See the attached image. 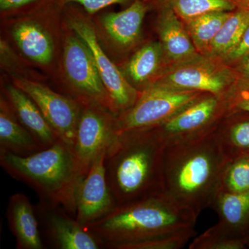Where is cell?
Here are the masks:
<instances>
[{"instance_id":"obj_5","label":"cell","mask_w":249,"mask_h":249,"mask_svg":"<svg viewBox=\"0 0 249 249\" xmlns=\"http://www.w3.org/2000/svg\"><path fill=\"white\" fill-rule=\"evenodd\" d=\"M204 93L174 89L154 82L142 90L132 107L116 116V134L160 125Z\"/></svg>"},{"instance_id":"obj_14","label":"cell","mask_w":249,"mask_h":249,"mask_svg":"<svg viewBox=\"0 0 249 249\" xmlns=\"http://www.w3.org/2000/svg\"><path fill=\"white\" fill-rule=\"evenodd\" d=\"M6 218L16 238V249H44L36 209L27 196L16 193L10 196Z\"/></svg>"},{"instance_id":"obj_23","label":"cell","mask_w":249,"mask_h":249,"mask_svg":"<svg viewBox=\"0 0 249 249\" xmlns=\"http://www.w3.org/2000/svg\"><path fill=\"white\" fill-rule=\"evenodd\" d=\"M160 42L146 44L134 53L127 65V74L136 84L146 83L160 70L163 57Z\"/></svg>"},{"instance_id":"obj_21","label":"cell","mask_w":249,"mask_h":249,"mask_svg":"<svg viewBox=\"0 0 249 249\" xmlns=\"http://www.w3.org/2000/svg\"><path fill=\"white\" fill-rule=\"evenodd\" d=\"M249 24V9L231 13L211 42L208 55L224 58L235 48Z\"/></svg>"},{"instance_id":"obj_7","label":"cell","mask_w":249,"mask_h":249,"mask_svg":"<svg viewBox=\"0 0 249 249\" xmlns=\"http://www.w3.org/2000/svg\"><path fill=\"white\" fill-rule=\"evenodd\" d=\"M81 112L73 152L84 178L100 154L107 150L116 137L115 114L98 103L81 101Z\"/></svg>"},{"instance_id":"obj_11","label":"cell","mask_w":249,"mask_h":249,"mask_svg":"<svg viewBox=\"0 0 249 249\" xmlns=\"http://www.w3.org/2000/svg\"><path fill=\"white\" fill-rule=\"evenodd\" d=\"M231 74L209 59L199 55L173 64L160 79V85L181 90L202 91L226 97L231 83Z\"/></svg>"},{"instance_id":"obj_2","label":"cell","mask_w":249,"mask_h":249,"mask_svg":"<svg viewBox=\"0 0 249 249\" xmlns=\"http://www.w3.org/2000/svg\"><path fill=\"white\" fill-rule=\"evenodd\" d=\"M198 216L164 192L121 205L85 227L108 249H125L139 242L194 228Z\"/></svg>"},{"instance_id":"obj_25","label":"cell","mask_w":249,"mask_h":249,"mask_svg":"<svg viewBox=\"0 0 249 249\" xmlns=\"http://www.w3.org/2000/svg\"><path fill=\"white\" fill-rule=\"evenodd\" d=\"M184 22L213 11H231L235 5L229 0H162Z\"/></svg>"},{"instance_id":"obj_33","label":"cell","mask_w":249,"mask_h":249,"mask_svg":"<svg viewBox=\"0 0 249 249\" xmlns=\"http://www.w3.org/2000/svg\"><path fill=\"white\" fill-rule=\"evenodd\" d=\"M237 71L240 75V83L238 86H249V54L240 60Z\"/></svg>"},{"instance_id":"obj_9","label":"cell","mask_w":249,"mask_h":249,"mask_svg":"<svg viewBox=\"0 0 249 249\" xmlns=\"http://www.w3.org/2000/svg\"><path fill=\"white\" fill-rule=\"evenodd\" d=\"M63 66L72 88L80 101H92L111 111L109 96L88 46L76 34L65 41Z\"/></svg>"},{"instance_id":"obj_20","label":"cell","mask_w":249,"mask_h":249,"mask_svg":"<svg viewBox=\"0 0 249 249\" xmlns=\"http://www.w3.org/2000/svg\"><path fill=\"white\" fill-rule=\"evenodd\" d=\"M12 36L22 53L40 65L50 63L53 58L52 37L40 24L32 20L22 21L12 29Z\"/></svg>"},{"instance_id":"obj_1","label":"cell","mask_w":249,"mask_h":249,"mask_svg":"<svg viewBox=\"0 0 249 249\" xmlns=\"http://www.w3.org/2000/svg\"><path fill=\"white\" fill-rule=\"evenodd\" d=\"M216 128L196 138L165 145L163 150V192L197 216L211 207L229 162Z\"/></svg>"},{"instance_id":"obj_24","label":"cell","mask_w":249,"mask_h":249,"mask_svg":"<svg viewBox=\"0 0 249 249\" xmlns=\"http://www.w3.org/2000/svg\"><path fill=\"white\" fill-rule=\"evenodd\" d=\"M216 132L229 161L249 155V119L229 120L222 126L217 125Z\"/></svg>"},{"instance_id":"obj_16","label":"cell","mask_w":249,"mask_h":249,"mask_svg":"<svg viewBox=\"0 0 249 249\" xmlns=\"http://www.w3.org/2000/svg\"><path fill=\"white\" fill-rule=\"evenodd\" d=\"M8 103L20 124L45 147L52 146L60 140L40 109L32 99L16 85L6 89Z\"/></svg>"},{"instance_id":"obj_27","label":"cell","mask_w":249,"mask_h":249,"mask_svg":"<svg viewBox=\"0 0 249 249\" xmlns=\"http://www.w3.org/2000/svg\"><path fill=\"white\" fill-rule=\"evenodd\" d=\"M219 191L236 193L249 191V155L229 162L223 173Z\"/></svg>"},{"instance_id":"obj_19","label":"cell","mask_w":249,"mask_h":249,"mask_svg":"<svg viewBox=\"0 0 249 249\" xmlns=\"http://www.w3.org/2000/svg\"><path fill=\"white\" fill-rule=\"evenodd\" d=\"M211 208L217 213V225L222 230L245 237L242 233L249 222V191L236 193L219 191Z\"/></svg>"},{"instance_id":"obj_29","label":"cell","mask_w":249,"mask_h":249,"mask_svg":"<svg viewBox=\"0 0 249 249\" xmlns=\"http://www.w3.org/2000/svg\"><path fill=\"white\" fill-rule=\"evenodd\" d=\"M227 99V114L233 112L249 113V86H238L229 92Z\"/></svg>"},{"instance_id":"obj_28","label":"cell","mask_w":249,"mask_h":249,"mask_svg":"<svg viewBox=\"0 0 249 249\" xmlns=\"http://www.w3.org/2000/svg\"><path fill=\"white\" fill-rule=\"evenodd\" d=\"M196 235L194 228L180 231L169 235L129 245L125 249H182Z\"/></svg>"},{"instance_id":"obj_22","label":"cell","mask_w":249,"mask_h":249,"mask_svg":"<svg viewBox=\"0 0 249 249\" xmlns=\"http://www.w3.org/2000/svg\"><path fill=\"white\" fill-rule=\"evenodd\" d=\"M231 14L230 11H213L185 22L187 31L198 52L207 53L211 42Z\"/></svg>"},{"instance_id":"obj_30","label":"cell","mask_w":249,"mask_h":249,"mask_svg":"<svg viewBox=\"0 0 249 249\" xmlns=\"http://www.w3.org/2000/svg\"><path fill=\"white\" fill-rule=\"evenodd\" d=\"M131 0H62L64 6L68 4L80 5L85 12L93 15L114 4H127Z\"/></svg>"},{"instance_id":"obj_26","label":"cell","mask_w":249,"mask_h":249,"mask_svg":"<svg viewBox=\"0 0 249 249\" xmlns=\"http://www.w3.org/2000/svg\"><path fill=\"white\" fill-rule=\"evenodd\" d=\"M246 237H237L222 230L217 224L193 239L189 249H242L247 245Z\"/></svg>"},{"instance_id":"obj_32","label":"cell","mask_w":249,"mask_h":249,"mask_svg":"<svg viewBox=\"0 0 249 249\" xmlns=\"http://www.w3.org/2000/svg\"><path fill=\"white\" fill-rule=\"evenodd\" d=\"M248 54H249V24L239 43L223 59L227 61H235V60H241Z\"/></svg>"},{"instance_id":"obj_8","label":"cell","mask_w":249,"mask_h":249,"mask_svg":"<svg viewBox=\"0 0 249 249\" xmlns=\"http://www.w3.org/2000/svg\"><path fill=\"white\" fill-rule=\"evenodd\" d=\"M227 107L226 97L204 93L168 121L152 128L165 145L184 142L215 128L217 121L227 114Z\"/></svg>"},{"instance_id":"obj_34","label":"cell","mask_w":249,"mask_h":249,"mask_svg":"<svg viewBox=\"0 0 249 249\" xmlns=\"http://www.w3.org/2000/svg\"><path fill=\"white\" fill-rule=\"evenodd\" d=\"M237 1L243 5V6H246L245 9H249V0H237Z\"/></svg>"},{"instance_id":"obj_15","label":"cell","mask_w":249,"mask_h":249,"mask_svg":"<svg viewBox=\"0 0 249 249\" xmlns=\"http://www.w3.org/2000/svg\"><path fill=\"white\" fill-rule=\"evenodd\" d=\"M181 18L169 6H163L157 23V30L165 58L173 64L196 56V47Z\"/></svg>"},{"instance_id":"obj_3","label":"cell","mask_w":249,"mask_h":249,"mask_svg":"<svg viewBox=\"0 0 249 249\" xmlns=\"http://www.w3.org/2000/svg\"><path fill=\"white\" fill-rule=\"evenodd\" d=\"M164 147L152 127L116 134L105 156L106 178L116 205L134 202L163 192Z\"/></svg>"},{"instance_id":"obj_10","label":"cell","mask_w":249,"mask_h":249,"mask_svg":"<svg viewBox=\"0 0 249 249\" xmlns=\"http://www.w3.org/2000/svg\"><path fill=\"white\" fill-rule=\"evenodd\" d=\"M14 83L35 102L60 140L73 147L81 112L79 101L21 77L16 78Z\"/></svg>"},{"instance_id":"obj_31","label":"cell","mask_w":249,"mask_h":249,"mask_svg":"<svg viewBox=\"0 0 249 249\" xmlns=\"http://www.w3.org/2000/svg\"><path fill=\"white\" fill-rule=\"evenodd\" d=\"M52 2L63 5L62 0H0V10L1 13L14 12Z\"/></svg>"},{"instance_id":"obj_18","label":"cell","mask_w":249,"mask_h":249,"mask_svg":"<svg viewBox=\"0 0 249 249\" xmlns=\"http://www.w3.org/2000/svg\"><path fill=\"white\" fill-rule=\"evenodd\" d=\"M147 9L143 1L134 0L124 11L103 15L101 21L111 40L118 45L128 47L138 40Z\"/></svg>"},{"instance_id":"obj_4","label":"cell","mask_w":249,"mask_h":249,"mask_svg":"<svg viewBox=\"0 0 249 249\" xmlns=\"http://www.w3.org/2000/svg\"><path fill=\"white\" fill-rule=\"evenodd\" d=\"M0 165L11 178L32 188L40 200L61 206L76 217L77 190L83 178L66 142L60 139L28 157L0 152Z\"/></svg>"},{"instance_id":"obj_13","label":"cell","mask_w":249,"mask_h":249,"mask_svg":"<svg viewBox=\"0 0 249 249\" xmlns=\"http://www.w3.org/2000/svg\"><path fill=\"white\" fill-rule=\"evenodd\" d=\"M106 150L96 157L76 193V219L83 227L110 213L116 205L106 178Z\"/></svg>"},{"instance_id":"obj_17","label":"cell","mask_w":249,"mask_h":249,"mask_svg":"<svg viewBox=\"0 0 249 249\" xmlns=\"http://www.w3.org/2000/svg\"><path fill=\"white\" fill-rule=\"evenodd\" d=\"M45 147L20 124L10 107L1 98L0 103V152L28 157Z\"/></svg>"},{"instance_id":"obj_12","label":"cell","mask_w":249,"mask_h":249,"mask_svg":"<svg viewBox=\"0 0 249 249\" xmlns=\"http://www.w3.org/2000/svg\"><path fill=\"white\" fill-rule=\"evenodd\" d=\"M40 231L58 249H98L99 240L59 205L40 200L36 206Z\"/></svg>"},{"instance_id":"obj_6","label":"cell","mask_w":249,"mask_h":249,"mask_svg":"<svg viewBox=\"0 0 249 249\" xmlns=\"http://www.w3.org/2000/svg\"><path fill=\"white\" fill-rule=\"evenodd\" d=\"M67 21L71 30L88 46L107 91L115 115L132 107L140 96L134 87L129 84L119 69L108 58L98 40L94 28L89 19L78 10L67 9Z\"/></svg>"}]
</instances>
